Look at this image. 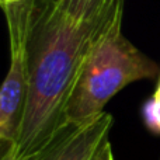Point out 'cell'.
Returning <instances> with one entry per match:
<instances>
[{
	"label": "cell",
	"mask_w": 160,
	"mask_h": 160,
	"mask_svg": "<svg viewBox=\"0 0 160 160\" xmlns=\"http://www.w3.org/2000/svg\"><path fill=\"white\" fill-rule=\"evenodd\" d=\"M119 0L93 20L79 22L55 0H37L30 38L28 94L20 136L10 145L16 160H41L55 142L78 127L66 124V107L80 69Z\"/></svg>",
	"instance_id": "obj_1"
},
{
	"label": "cell",
	"mask_w": 160,
	"mask_h": 160,
	"mask_svg": "<svg viewBox=\"0 0 160 160\" xmlns=\"http://www.w3.org/2000/svg\"><path fill=\"white\" fill-rule=\"evenodd\" d=\"M122 14L124 0H119L88 51L66 107L70 127L94 119L124 87L158 73V65L122 35Z\"/></svg>",
	"instance_id": "obj_2"
},
{
	"label": "cell",
	"mask_w": 160,
	"mask_h": 160,
	"mask_svg": "<svg viewBox=\"0 0 160 160\" xmlns=\"http://www.w3.org/2000/svg\"><path fill=\"white\" fill-rule=\"evenodd\" d=\"M10 38V68L0 90V139L14 145L20 136L28 94L30 38L37 0L3 3Z\"/></svg>",
	"instance_id": "obj_3"
},
{
	"label": "cell",
	"mask_w": 160,
	"mask_h": 160,
	"mask_svg": "<svg viewBox=\"0 0 160 160\" xmlns=\"http://www.w3.org/2000/svg\"><path fill=\"white\" fill-rule=\"evenodd\" d=\"M111 127L112 117L107 112L100 114L84 125L62 135L41 160H93L108 139Z\"/></svg>",
	"instance_id": "obj_4"
},
{
	"label": "cell",
	"mask_w": 160,
	"mask_h": 160,
	"mask_svg": "<svg viewBox=\"0 0 160 160\" xmlns=\"http://www.w3.org/2000/svg\"><path fill=\"white\" fill-rule=\"evenodd\" d=\"M62 11L79 22H86L97 17L112 0H55Z\"/></svg>",
	"instance_id": "obj_5"
},
{
	"label": "cell",
	"mask_w": 160,
	"mask_h": 160,
	"mask_svg": "<svg viewBox=\"0 0 160 160\" xmlns=\"http://www.w3.org/2000/svg\"><path fill=\"white\" fill-rule=\"evenodd\" d=\"M145 121L148 127L155 132H160V98L153 97L146 105H145Z\"/></svg>",
	"instance_id": "obj_6"
},
{
	"label": "cell",
	"mask_w": 160,
	"mask_h": 160,
	"mask_svg": "<svg viewBox=\"0 0 160 160\" xmlns=\"http://www.w3.org/2000/svg\"><path fill=\"white\" fill-rule=\"evenodd\" d=\"M93 160H114L110 139H107V141L101 145V148H100L98 152L96 153V156L93 158Z\"/></svg>",
	"instance_id": "obj_7"
},
{
	"label": "cell",
	"mask_w": 160,
	"mask_h": 160,
	"mask_svg": "<svg viewBox=\"0 0 160 160\" xmlns=\"http://www.w3.org/2000/svg\"><path fill=\"white\" fill-rule=\"evenodd\" d=\"M2 160H16V156H14V152L13 149H11V146L8 145V149L4 152V155H3Z\"/></svg>",
	"instance_id": "obj_8"
},
{
	"label": "cell",
	"mask_w": 160,
	"mask_h": 160,
	"mask_svg": "<svg viewBox=\"0 0 160 160\" xmlns=\"http://www.w3.org/2000/svg\"><path fill=\"white\" fill-rule=\"evenodd\" d=\"M16 2H21V0H2V4L3 3H16Z\"/></svg>",
	"instance_id": "obj_9"
}]
</instances>
